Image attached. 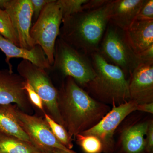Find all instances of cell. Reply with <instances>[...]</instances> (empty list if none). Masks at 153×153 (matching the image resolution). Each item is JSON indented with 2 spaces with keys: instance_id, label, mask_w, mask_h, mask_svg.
Returning <instances> with one entry per match:
<instances>
[{
  "instance_id": "obj_1",
  "label": "cell",
  "mask_w": 153,
  "mask_h": 153,
  "mask_svg": "<svg viewBox=\"0 0 153 153\" xmlns=\"http://www.w3.org/2000/svg\"><path fill=\"white\" fill-rule=\"evenodd\" d=\"M57 90L60 117L72 139L95 126L111 109L91 97L69 76L62 79Z\"/></svg>"
},
{
  "instance_id": "obj_2",
  "label": "cell",
  "mask_w": 153,
  "mask_h": 153,
  "mask_svg": "<svg viewBox=\"0 0 153 153\" xmlns=\"http://www.w3.org/2000/svg\"><path fill=\"white\" fill-rule=\"evenodd\" d=\"M112 2L63 18L58 38L88 57L97 52L109 24Z\"/></svg>"
},
{
  "instance_id": "obj_3",
  "label": "cell",
  "mask_w": 153,
  "mask_h": 153,
  "mask_svg": "<svg viewBox=\"0 0 153 153\" xmlns=\"http://www.w3.org/2000/svg\"><path fill=\"white\" fill-rule=\"evenodd\" d=\"M89 57L95 76L83 89L96 100L107 105H119L130 100L128 80L123 70L108 63L98 52Z\"/></svg>"
},
{
  "instance_id": "obj_4",
  "label": "cell",
  "mask_w": 153,
  "mask_h": 153,
  "mask_svg": "<svg viewBox=\"0 0 153 153\" xmlns=\"http://www.w3.org/2000/svg\"><path fill=\"white\" fill-rule=\"evenodd\" d=\"M47 71L49 74L57 73L63 79L71 77L83 88L95 76L90 57L58 37L55 43L54 62Z\"/></svg>"
},
{
  "instance_id": "obj_5",
  "label": "cell",
  "mask_w": 153,
  "mask_h": 153,
  "mask_svg": "<svg viewBox=\"0 0 153 153\" xmlns=\"http://www.w3.org/2000/svg\"><path fill=\"white\" fill-rule=\"evenodd\" d=\"M97 52L108 63L122 69L128 79L141 63L129 43L125 31L110 23Z\"/></svg>"
},
{
  "instance_id": "obj_6",
  "label": "cell",
  "mask_w": 153,
  "mask_h": 153,
  "mask_svg": "<svg viewBox=\"0 0 153 153\" xmlns=\"http://www.w3.org/2000/svg\"><path fill=\"white\" fill-rule=\"evenodd\" d=\"M17 71L40 97L47 114L57 123L63 126L57 105V88L48 72L26 60H22L18 64Z\"/></svg>"
},
{
  "instance_id": "obj_7",
  "label": "cell",
  "mask_w": 153,
  "mask_h": 153,
  "mask_svg": "<svg viewBox=\"0 0 153 153\" xmlns=\"http://www.w3.org/2000/svg\"><path fill=\"white\" fill-rule=\"evenodd\" d=\"M62 19L56 0H52L43 9L30 30L34 45L42 48L51 66L54 62L55 43L60 34Z\"/></svg>"
},
{
  "instance_id": "obj_8",
  "label": "cell",
  "mask_w": 153,
  "mask_h": 153,
  "mask_svg": "<svg viewBox=\"0 0 153 153\" xmlns=\"http://www.w3.org/2000/svg\"><path fill=\"white\" fill-rule=\"evenodd\" d=\"M9 109L30 139L32 145L41 152L52 153L56 149L76 153L60 143L44 119L27 113L16 105L8 104Z\"/></svg>"
},
{
  "instance_id": "obj_9",
  "label": "cell",
  "mask_w": 153,
  "mask_h": 153,
  "mask_svg": "<svg viewBox=\"0 0 153 153\" xmlns=\"http://www.w3.org/2000/svg\"><path fill=\"white\" fill-rule=\"evenodd\" d=\"M152 115L135 111L127 117L116 131L117 137L113 153L146 152L145 136Z\"/></svg>"
},
{
  "instance_id": "obj_10",
  "label": "cell",
  "mask_w": 153,
  "mask_h": 153,
  "mask_svg": "<svg viewBox=\"0 0 153 153\" xmlns=\"http://www.w3.org/2000/svg\"><path fill=\"white\" fill-rule=\"evenodd\" d=\"M137 105L135 102L130 100L119 105L112 103L110 111L98 123L80 134L96 137L102 144L103 152L113 153L116 131L125 119L136 111Z\"/></svg>"
},
{
  "instance_id": "obj_11",
  "label": "cell",
  "mask_w": 153,
  "mask_h": 153,
  "mask_svg": "<svg viewBox=\"0 0 153 153\" xmlns=\"http://www.w3.org/2000/svg\"><path fill=\"white\" fill-rule=\"evenodd\" d=\"M3 9L8 14L19 47L30 49L34 46L30 32L33 18L31 0H6Z\"/></svg>"
},
{
  "instance_id": "obj_12",
  "label": "cell",
  "mask_w": 153,
  "mask_h": 153,
  "mask_svg": "<svg viewBox=\"0 0 153 153\" xmlns=\"http://www.w3.org/2000/svg\"><path fill=\"white\" fill-rule=\"evenodd\" d=\"M26 81L18 73L9 69H0V105L14 103L27 113L32 111V105L26 91Z\"/></svg>"
},
{
  "instance_id": "obj_13",
  "label": "cell",
  "mask_w": 153,
  "mask_h": 153,
  "mask_svg": "<svg viewBox=\"0 0 153 153\" xmlns=\"http://www.w3.org/2000/svg\"><path fill=\"white\" fill-rule=\"evenodd\" d=\"M128 80L130 100L137 104L153 102V64L141 63Z\"/></svg>"
},
{
  "instance_id": "obj_14",
  "label": "cell",
  "mask_w": 153,
  "mask_h": 153,
  "mask_svg": "<svg viewBox=\"0 0 153 153\" xmlns=\"http://www.w3.org/2000/svg\"><path fill=\"white\" fill-rule=\"evenodd\" d=\"M0 49L6 55V62L9 65V69L13 70L10 60L12 58H21L27 60L38 67L48 71L51 68L47 56L43 49L39 45H35L30 49L18 47L0 34Z\"/></svg>"
},
{
  "instance_id": "obj_15",
  "label": "cell",
  "mask_w": 153,
  "mask_h": 153,
  "mask_svg": "<svg viewBox=\"0 0 153 153\" xmlns=\"http://www.w3.org/2000/svg\"><path fill=\"white\" fill-rule=\"evenodd\" d=\"M144 0H114L109 23L126 31L136 21Z\"/></svg>"
},
{
  "instance_id": "obj_16",
  "label": "cell",
  "mask_w": 153,
  "mask_h": 153,
  "mask_svg": "<svg viewBox=\"0 0 153 153\" xmlns=\"http://www.w3.org/2000/svg\"><path fill=\"white\" fill-rule=\"evenodd\" d=\"M125 32L129 43L137 55L153 45V21H135Z\"/></svg>"
},
{
  "instance_id": "obj_17",
  "label": "cell",
  "mask_w": 153,
  "mask_h": 153,
  "mask_svg": "<svg viewBox=\"0 0 153 153\" xmlns=\"http://www.w3.org/2000/svg\"><path fill=\"white\" fill-rule=\"evenodd\" d=\"M0 133L16 137L32 144L9 109L8 104L0 105Z\"/></svg>"
},
{
  "instance_id": "obj_18",
  "label": "cell",
  "mask_w": 153,
  "mask_h": 153,
  "mask_svg": "<svg viewBox=\"0 0 153 153\" xmlns=\"http://www.w3.org/2000/svg\"><path fill=\"white\" fill-rule=\"evenodd\" d=\"M32 144L16 137L0 133V153H38Z\"/></svg>"
},
{
  "instance_id": "obj_19",
  "label": "cell",
  "mask_w": 153,
  "mask_h": 153,
  "mask_svg": "<svg viewBox=\"0 0 153 153\" xmlns=\"http://www.w3.org/2000/svg\"><path fill=\"white\" fill-rule=\"evenodd\" d=\"M44 115V120L57 140L67 149L71 150L73 147V139L69 136L66 129L55 121L47 113H45Z\"/></svg>"
},
{
  "instance_id": "obj_20",
  "label": "cell",
  "mask_w": 153,
  "mask_h": 153,
  "mask_svg": "<svg viewBox=\"0 0 153 153\" xmlns=\"http://www.w3.org/2000/svg\"><path fill=\"white\" fill-rule=\"evenodd\" d=\"M74 139L85 153H101L103 151L101 141L94 136L79 134Z\"/></svg>"
},
{
  "instance_id": "obj_21",
  "label": "cell",
  "mask_w": 153,
  "mask_h": 153,
  "mask_svg": "<svg viewBox=\"0 0 153 153\" xmlns=\"http://www.w3.org/2000/svg\"><path fill=\"white\" fill-rule=\"evenodd\" d=\"M0 34L4 38L19 47V41L8 14L0 8Z\"/></svg>"
},
{
  "instance_id": "obj_22",
  "label": "cell",
  "mask_w": 153,
  "mask_h": 153,
  "mask_svg": "<svg viewBox=\"0 0 153 153\" xmlns=\"http://www.w3.org/2000/svg\"><path fill=\"white\" fill-rule=\"evenodd\" d=\"M88 0H57V5L63 18L70 16L83 10V6Z\"/></svg>"
},
{
  "instance_id": "obj_23",
  "label": "cell",
  "mask_w": 153,
  "mask_h": 153,
  "mask_svg": "<svg viewBox=\"0 0 153 153\" xmlns=\"http://www.w3.org/2000/svg\"><path fill=\"white\" fill-rule=\"evenodd\" d=\"M24 88L27 92L28 98L31 104L34 105L36 107L39 108L44 113V114L46 113L42 99L38 94L36 93L30 83L26 81Z\"/></svg>"
},
{
  "instance_id": "obj_24",
  "label": "cell",
  "mask_w": 153,
  "mask_h": 153,
  "mask_svg": "<svg viewBox=\"0 0 153 153\" xmlns=\"http://www.w3.org/2000/svg\"><path fill=\"white\" fill-rule=\"evenodd\" d=\"M136 21H153V0H144Z\"/></svg>"
},
{
  "instance_id": "obj_25",
  "label": "cell",
  "mask_w": 153,
  "mask_h": 153,
  "mask_svg": "<svg viewBox=\"0 0 153 153\" xmlns=\"http://www.w3.org/2000/svg\"><path fill=\"white\" fill-rule=\"evenodd\" d=\"M52 0H31L33 6V18L36 22L44 8Z\"/></svg>"
},
{
  "instance_id": "obj_26",
  "label": "cell",
  "mask_w": 153,
  "mask_h": 153,
  "mask_svg": "<svg viewBox=\"0 0 153 153\" xmlns=\"http://www.w3.org/2000/svg\"><path fill=\"white\" fill-rule=\"evenodd\" d=\"M146 152H153V119L150 122L145 136Z\"/></svg>"
},
{
  "instance_id": "obj_27",
  "label": "cell",
  "mask_w": 153,
  "mask_h": 153,
  "mask_svg": "<svg viewBox=\"0 0 153 153\" xmlns=\"http://www.w3.org/2000/svg\"><path fill=\"white\" fill-rule=\"evenodd\" d=\"M110 0H88L83 6L82 10L98 8L109 2Z\"/></svg>"
},
{
  "instance_id": "obj_28",
  "label": "cell",
  "mask_w": 153,
  "mask_h": 153,
  "mask_svg": "<svg viewBox=\"0 0 153 153\" xmlns=\"http://www.w3.org/2000/svg\"><path fill=\"white\" fill-rule=\"evenodd\" d=\"M141 63L153 64V45L139 55Z\"/></svg>"
},
{
  "instance_id": "obj_29",
  "label": "cell",
  "mask_w": 153,
  "mask_h": 153,
  "mask_svg": "<svg viewBox=\"0 0 153 153\" xmlns=\"http://www.w3.org/2000/svg\"><path fill=\"white\" fill-rule=\"evenodd\" d=\"M136 111H140L148 114H153V102L138 104Z\"/></svg>"
},
{
  "instance_id": "obj_30",
  "label": "cell",
  "mask_w": 153,
  "mask_h": 153,
  "mask_svg": "<svg viewBox=\"0 0 153 153\" xmlns=\"http://www.w3.org/2000/svg\"><path fill=\"white\" fill-rule=\"evenodd\" d=\"M38 153H69L68 152H65V151H64L63 150H62L60 149H56L55 150V151H54L52 153H44V152H39Z\"/></svg>"
},
{
  "instance_id": "obj_31",
  "label": "cell",
  "mask_w": 153,
  "mask_h": 153,
  "mask_svg": "<svg viewBox=\"0 0 153 153\" xmlns=\"http://www.w3.org/2000/svg\"><path fill=\"white\" fill-rule=\"evenodd\" d=\"M144 153H153V152L152 153H147V152H145Z\"/></svg>"
}]
</instances>
